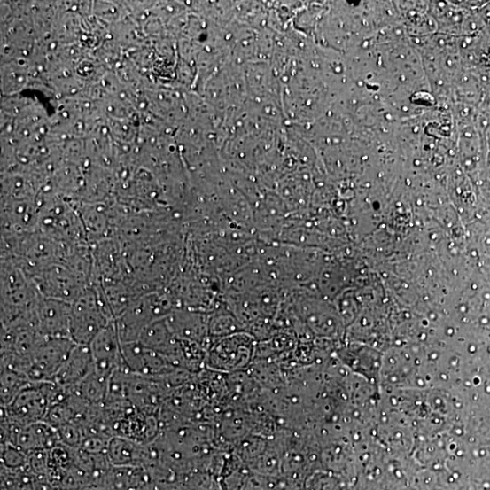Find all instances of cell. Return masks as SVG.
Returning <instances> with one entry per match:
<instances>
[{
  "label": "cell",
  "instance_id": "6da1fadb",
  "mask_svg": "<svg viewBox=\"0 0 490 490\" xmlns=\"http://www.w3.org/2000/svg\"><path fill=\"white\" fill-rule=\"evenodd\" d=\"M114 321L104 292L89 285L71 304V341L77 346H89L94 338Z\"/></svg>",
  "mask_w": 490,
  "mask_h": 490
},
{
  "label": "cell",
  "instance_id": "7a4b0ae2",
  "mask_svg": "<svg viewBox=\"0 0 490 490\" xmlns=\"http://www.w3.org/2000/svg\"><path fill=\"white\" fill-rule=\"evenodd\" d=\"M41 296L33 279L13 260L6 258L3 261V326L31 311Z\"/></svg>",
  "mask_w": 490,
  "mask_h": 490
},
{
  "label": "cell",
  "instance_id": "3957f363",
  "mask_svg": "<svg viewBox=\"0 0 490 490\" xmlns=\"http://www.w3.org/2000/svg\"><path fill=\"white\" fill-rule=\"evenodd\" d=\"M74 346L70 338L46 337L27 358V379L32 384L54 382L56 374Z\"/></svg>",
  "mask_w": 490,
  "mask_h": 490
},
{
  "label": "cell",
  "instance_id": "277c9868",
  "mask_svg": "<svg viewBox=\"0 0 490 490\" xmlns=\"http://www.w3.org/2000/svg\"><path fill=\"white\" fill-rule=\"evenodd\" d=\"M42 296L72 304L89 286L62 261L32 277Z\"/></svg>",
  "mask_w": 490,
  "mask_h": 490
},
{
  "label": "cell",
  "instance_id": "5b68a950",
  "mask_svg": "<svg viewBox=\"0 0 490 490\" xmlns=\"http://www.w3.org/2000/svg\"><path fill=\"white\" fill-rule=\"evenodd\" d=\"M50 408L42 384H30L4 408V414L12 425L24 428L45 422Z\"/></svg>",
  "mask_w": 490,
  "mask_h": 490
},
{
  "label": "cell",
  "instance_id": "8992f818",
  "mask_svg": "<svg viewBox=\"0 0 490 490\" xmlns=\"http://www.w3.org/2000/svg\"><path fill=\"white\" fill-rule=\"evenodd\" d=\"M95 371L105 379L126 367L122 343L115 321L105 327L89 346Z\"/></svg>",
  "mask_w": 490,
  "mask_h": 490
},
{
  "label": "cell",
  "instance_id": "52a82bcc",
  "mask_svg": "<svg viewBox=\"0 0 490 490\" xmlns=\"http://www.w3.org/2000/svg\"><path fill=\"white\" fill-rule=\"evenodd\" d=\"M33 314L36 327L43 336L70 338L71 304L41 296L33 307Z\"/></svg>",
  "mask_w": 490,
  "mask_h": 490
},
{
  "label": "cell",
  "instance_id": "ba28073f",
  "mask_svg": "<svg viewBox=\"0 0 490 490\" xmlns=\"http://www.w3.org/2000/svg\"><path fill=\"white\" fill-rule=\"evenodd\" d=\"M125 365L131 373L146 379H159L177 369L162 354L139 342L122 344Z\"/></svg>",
  "mask_w": 490,
  "mask_h": 490
},
{
  "label": "cell",
  "instance_id": "9c48e42d",
  "mask_svg": "<svg viewBox=\"0 0 490 490\" xmlns=\"http://www.w3.org/2000/svg\"><path fill=\"white\" fill-rule=\"evenodd\" d=\"M95 370L89 346L75 345L55 376L54 382L69 391Z\"/></svg>",
  "mask_w": 490,
  "mask_h": 490
},
{
  "label": "cell",
  "instance_id": "30bf717a",
  "mask_svg": "<svg viewBox=\"0 0 490 490\" xmlns=\"http://www.w3.org/2000/svg\"><path fill=\"white\" fill-rule=\"evenodd\" d=\"M11 424V423H10ZM9 444L21 450H44L60 441L58 432L46 422L19 428L11 424Z\"/></svg>",
  "mask_w": 490,
  "mask_h": 490
},
{
  "label": "cell",
  "instance_id": "8fae6325",
  "mask_svg": "<svg viewBox=\"0 0 490 490\" xmlns=\"http://www.w3.org/2000/svg\"><path fill=\"white\" fill-rule=\"evenodd\" d=\"M173 333L181 340L201 346L205 341L206 328L199 315L191 314H174L166 318Z\"/></svg>",
  "mask_w": 490,
  "mask_h": 490
},
{
  "label": "cell",
  "instance_id": "7c38bea8",
  "mask_svg": "<svg viewBox=\"0 0 490 490\" xmlns=\"http://www.w3.org/2000/svg\"><path fill=\"white\" fill-rule=\"evenodd\" d=\"M109 381L94 370L85 380L68 392L94 406H99L106 401Z\"/></svg>",
  "mask_w": 490,
  "mask_h": 490
},
{
  "label": "cell",
  "instance_id": "4fadbf2b",
  "mask_svg": "<svg viewBox=\"0 0 490 490\" xmlns=\"http://www.w3.org/2000/svg\"><path fill=\"white\" fill-rule=\"evenodd\" d=\"M30 384L25 375L2 369V406L10 405Z\"/></svg>",
  "mask_w": 490,
  "mask_h": 490
}]
</instances>
